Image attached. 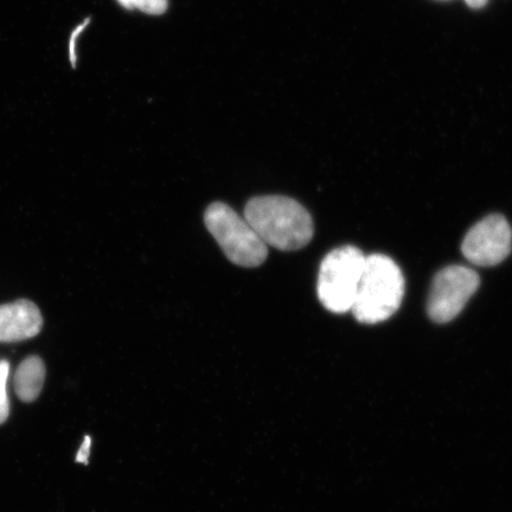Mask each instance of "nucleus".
I'll use <instances>...</instances> for the list:
<instances>
[{"label":"nucleus","instance_id":"nucleus-1","mask_svg":"<svg viewBox=\"0 0 512 512\" xmlns=\"http://www.w3.org/2000/svg\"><path fill=\"white\" fill-rule=\"evenodd\" d=\"M245 219L267 246L279 251H298L309 245L313 238V222L309 211L290 197L252 198L247 203Z\"/></svg>","mask_w":512,"mask_h":512},{"label":"nucleus","instance_id":"nucleus-2","mask_svg":"<svg viewBox=\"0 0 512 512\" xmlns=\"http://www.w3.org/2000/svg\"><path fill=\"white\" fill-rule=\"evenodd\" d=\"M403 296L405 278L396 262L386 255H369L351 312L358 322L381 323L400 309Z\"/></svg>","mask_w":512,"mask_h":512},{"label":"nucleus","instance_id":"nucleus-3","mask_svg":"<svg viewBox=\"0 0 512 512\" xmlns=\"http://www.w3.org/2000/svg\"><path fill=\"white\" fill-rule=\"evenodd\" d=\"M204 223L233 264L253 268L266 261V243L259 238L245 217L242 219L227 204H211L204 213Z\"/></svg>","mask_w":512,"mask_h":512},{"label":"nucleus","instance_id":"nucleus-4","mask_svg":"<svg viewBox=\"0 0 512 512\" xmlns=\"http://www.w3.org/2000/svg\"><path fill=\"white\" fill-rule=\"evenodd\" d=\"M366 258L354 246L339 247L325 256L319 268L317 293L326 310L351 311Z\"/></svg>","mask_w":512,"mask_h":512},{"label":"nucleus","instance_id":"nucleus-5","mask_svg":"<svg viewBox=\"0 0 512 512\" xmlns=\"http://www.w3.org/2000/svg\"><path fill=\"white\" fill-rule=\"evenodd\" d=\"M477 272L465 266L444 268L434 278L428 298V315L435 323H448L463 311L478 290Z\"/></svg>","mask_w":512,"mask_h":512},{"label":"nucleus","instance_id":"nucleus-6","mask_svg":"<svg viewBox=\"0 0 512 512\" xmlns=\"http://www.w3.org/2000/svg\"><path fill=\"white\" fill-rule=\"evenodd\" d=\"M512 249V230L502 215H490L466 234L462 252L477 266H496L508 258Z\"/></svg>","mask_w":512,"mask_h":512},{"label":"nucleus","instance_id":"nucleus-7","mask_svg":"<svg viewBox=\"0 0 512 512\" xmlns=\"http://www.w3.org/2000/svg\"><path fill=\"white\" fill-rule=\"evenodd\" d=\"M43 326L40 309L27 299L0 305V342H21L36 337Z\"/></svg>","mask_w":512,"mask_h":512},{"label":"nucleus","instance_id":"nucleus-8","mask_svg":"<svg viewBox=\"0 0 512 512\" xmlns=\"http://www.w3.org/2000/svg\"><path fill=\"white\" fill-rule=\"evenodd\" d=\"M46 381V366L38 356H29L19 364L15 374V392L23 402H34Z\"/></svg>","mask_w":512,"mask_h":512},{"label":"nucleus","instance_id":"nucleus-9","mask_svg":"<svg viewBox=\"0 0 512 512\" xmlns=\"http://www.w3.org/2000/svg\"><path fill=\"white\" fill-rule=\"evenodd\" d=\"M10 364L6 361L0 362V425H3L9 418L10 402L8 398V384Z\"/></svg>","mask_w":512,"mask_h":512},{"label":"nucleus","instance_id":"nucleus-10","mask_svg":"<svg viewBox=\"0 0 512 512\" xmlns=\"http://www.w3.org/2000/svg\"><path fill=\"white\" fill-rule=\"evenodd\" d=\"M131 6L145 14L162 15L168 9V0H131Z\"/></svg>","mask_w":512,"mask_h":512},{"label":"nucleus","instance_id":"nucleus-11","mask_svg":"<svg viewBox=\"0 0 512 512\" xmlns=\"http://www.w3.org/2000/svg\"><path fill=\"white\" fill-rule=\"evenodd\" d=\"M91 446L92 440L88 437V435H86L85 440H83V443L78 452V456H76V462L86 465L88 464L89 454H91Z\"/></svg>","mask_w":512,"mask_h":512},{"label":"nucleus","instance_id":"nucleus-12","mask_svg":"<svg viewBox=\"0 0 512 512\" xmlns=\"http://www.w3.org/2000/svg\"><path fill=\"white\" fill-rule=\"evenodd\" d=\"M467 5L472 9H480L483 8L486 4H488L489 0H465Z\"/></svg>","mask_w":512,"mask_h":512},{"label":"nucleus","instance_id":"nucleus-13","mask_svg":"<svg viewBox=\"0 0 512 512\" xmlns=\"http://www.w3.org/2000/svg\"><path fill=\"white\" fill-rule=\"evenodd\" d=\"M118 2L125 6V8L127 9H132V6H131V0H118Z\"/></svg>","mask_w":512,"mask_h":512}]
</instances>
